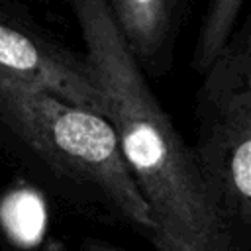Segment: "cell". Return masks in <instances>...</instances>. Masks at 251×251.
<instances>
[{"mask_svg":"<svg viewBox=\"0 0 251 251\" xmlns=\"http://www.w3.org/2000/svg\"><path fill=\"white\" fill-rule=\"evenodd\" d=\"M84 59L106 100L120 153L153 218L159 251H239L237 233L212 198L175 122L127 51L106 0H67Z\"/></svg>","mask_w":251,"mask_h":251,"instance_id":"6da1fadb","label":"cell"},{"mask_svg":"<svg viewBox=\"0 0 251 251\" xmlns=\"http://www.w3.org/2000/svg\"><path fill=\"white\" fill-rule=\"evenodd\" d=\"M0 151L57 198L151 239V212L104 116L0 80Z\"/></svg>","mask_w":251,"mask_h":251,"instance_id":"7a4b0ae2","label":"cell"},{"mask_svg":"<svg viewBox=\"0 0 251 251\" xmlns=\"http://www.w3.org/2000/svg\"><path fill=\"white\" fill-rule=\"evenodd\" d=\"M196 167L233 229L251 226V31L231 35L196 92Z\"/></svg>","mask_w":251,"mask_h":251,"instance_id":"3957f363","label":"cell"},{"mask_svg":"<svg viewBox=\"0 0 251 251\" xmlns=\"http://www.w3.org/2000/svg\"><path fill=\"white\" fill-rule=\"evenodd\" d=\"M0 80L49 92L106 118V100L84 59L0 12Z\"/></svg>","mask_w":251,"mask_h":251,"instance_id":"277c9868","label":"cell"},{"mask_svg":"<svg viewBox=\"0 0 251 251\" xmlns=\"http://www.w3.org/2000/svg\"><path fill=\"white\" fill-rule=\"evenodd\" d=\"M106 6L141 71L163 75L171 65L180 0H106Z\"/></svg>","mask_w":251,"mask_h":251,"instance_id":"5b68a950","label":"cell"},{"mask_svg":"<svg viewBox=\"0 0 251 251\" xmlns=\"http://www.w3.org/2000/svg\"><path fill=\"white\" fill-rule=\"evenodd\" d=\"M243 2L245 0H210L192 55V67L200 75L208 71L231 39Z\"/></svg>","mask_w":251,"mask_h":251,"instance_id":"8992f818","label":"cell"},{"mask_svg":"<svg viewBox=\"0 0 251 251\" xmlns=\"http://www.w3.org/2000/svg\"><path fill=\"white\" fill-rule=\"evenodd\" d=\"M43 251H71V249H69L67 245H63L61 241L51 239V241L45 245ZM80 251H127V249L118 247V245L108 243V241L98 239V237H86V239H82V243H80Z\"/></svg>","mask_w":251,"mask_h":251,"instance_id":"52a82bcc","label":"cell"}]
</instances>
